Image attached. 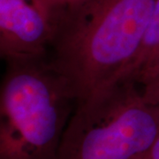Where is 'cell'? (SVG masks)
Returning <instances> with one entry per match:
<instances>
[{
	"mask_svg": "<svg viewBox=\"0 0 159 159\" xmlns=\"http://www.w3.org/2000/svg\"><path fill=\"white\" fill-rule=\"evenodd\" d=\"M159 134V107L120 82L75 105L56 159H142Z\"/></svg>",
	"mask_w": 159,
	"mask_h": 159,
	"instance_id": "obj_3",
	"label": "cell"
},
{
	"mask_svg": "<svg viewBox=\"0 0 159 159\" xmlns=\"http://www.w3.org/2000/svg\"><path fill=\"white\" fill-rule=\"evenodd\" d=\"M158 74L159 0H156L138 52L125 70L120 82L132 83L142 88Z\"/></svg>",
	"mask_w": 159,
	"mask_h": 159,
	"instance_id": "obj_5",
	"label": "cell"
},
{
	"mask_svg": "<svg viewBox=\"0 0 159 159\" xmlns=\"http://www.w3.org/2000/svg\"><path fill=\"white\" fill-rule=\"evenodd\" d=\"M52 21L55 18L79 6L84 0H33Z\"/></svg>",
	"mask_w": 159,
	"mask_h": 159,
	"instance_id": "obj_6",
	"label": "cell"
},
{
	"mask_svg": "<svg viewBox=\"0 0 159 159\" xmlns=\"http://www.w3.org/2000/svg\"><path fill=\"white\" fill-rule=\"evenodd\" d=\"M51 19L33 0H0V55L6 63L45 58Z\"/></svg>",
	"mask_w": 159,
	"mask_h": 159,
	"instance_id": "obj_4",
	"label": "cell"
},
{
	"mask_svg": "<svg viewBox=\"0 0 159 159\" xmlns=\"http://www.w3.org/2000/svg\"><path fill=\"white\" fill-rule=\"evenodd\" d=\"M0 90V159H56L76 100L47 57L6 63Z\"/></svg>",
	"mask_w": 159,
	"mask_h": 159,
	"instance_id": "obj_2",
	"label": "cell"
},
{
	"mask_svg": "<svg viewBox=\"0 0 159 159\" xmlns=\"http://www.w3.org/2000/svg\"><path fill=\"white\" fill-rule=\"evenodd\" d=\"M144 159H159V134L148 152L145 154Z\"/></svg>",
	"mask_w": 159,
	"mask_h": 159,
	"instance_id": "obj_8",
	"label": "cell"
},
{
	"mask_svg": "<svg viewBox=\"0 0 159 159\" xmlns=\"http://www.w3.org/2000/svg\"><path fill=\"white\" fill-rule=\"evenodd\" d=\"M142 91L147 102L159 107V74L147 85L142 87Z\"/></svg>",
	"mask_w": 159,
	"mask_h": 159,
	"instance_id": "obj_7",
	"label": "cell"
},
{
	"mask_svg": "<svg viewBox=\"0 0 159 159\" xmlns=\"http://www.w3.org/2000/svg\"><path fill=\"white\" fill-rule=\"evenodd\" d=\"M156 0H84L52 21L47 59L76 104L112 89L134 58Z\"/></svg>",
	"mask_w": 159,
	"mask_h": 159,
	"instance_id": "obj_1",
	"label": "cell"
}]
</instances>
